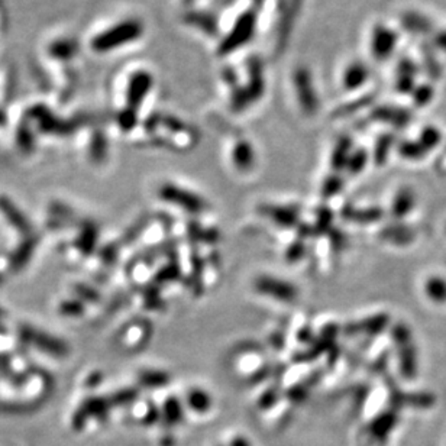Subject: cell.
<instances>
[{
	"instance_id": "4fadbf2b",
	"label": "cell",
	"mask_w": 446,
	"mask_h": 446,
	"mask_svg": "<svg viewBox=\"0 0 446 446\" xmlns=\"http://www.w3.org/2000/svg\"><path fill=\"white\" fill-rule=\"evenodd\" d=\"M0 206H2L3 212L8 214L9 219L15 223V226H18L21 229H28V225H26L24 216L18 210L15 212V207L9 203V200H0Z\"/></svg>"
},
{
	"instance_id": "e0dca14e",
	"label": "cell",
	"mask_w": 446,
	"mask_h": 446,
	"mask_svg": "<svg viewBox=\"0 0 446 446\" xmlns=\"http://www.w3.org/2000/svg\"><path fill=\"white\" fill-rule=\"evenodd\" d=\"M364 165H365V154L361 152V154H357V156H353L351 158V161L348 162V170L352 174H357V173H360L362 170Z\"/></svg>"
},
{
	"instance_id": "277c9868",
	"label": "cell",
	"mask_w": 446,
	"mask_h": 446,
	"mask_svg": "<svg viewBox=\"0 0 446 446\" xmlns=\"http://www.w3.org/2000/svg\"><path fill=\"white\" fill-rule=\"evenodd\" d=\"M133 25L124 24V25H118L111 30H106L102 35L96 37L93 41V48L97 51H104V50H111L113 47H118V45L124 44L131 38L133 34Z\"/></svg>"
},
{
	"instance_id": "7c38bea8",
	"label": "cell",
	"mask_w": 446,
	"mask_h": 446,
	"mask_svg": "<svg viewBox=\"0 0 446 446\" xmlns=\"http://www.w3.org/2000/svg\"><path fill=\"white\" fill-rule=\"evenodd\" d=\"M384 239L393 241L396 243H403L411 239V230L405 229L402 226H394V227H386L381 232Z\"/></svg>"
},
{
	"instance_id": "ac0fdd59",
	"label": "cell",
	"mask_w": 446,
	"mask_h": 446,
	"mask_svg": "<svg viewBox=\"0 0 446 446\" xmlns=\"http://www.w3.org/2000/svg\"><path fill=\"white\" fill-rule=\"evenodd\" d=\"M303 254H304V245L301 242H296L288 248L287 258H288V261L293 263V261H299Z\"/></svg>"
},
{
	"instance_id": "6da1fadb",
	"label": "cell",
	"mask_w": 446,
	"mask_h": 446,
	"mask_svg": "<svg viewBox=\"0 0 446 446\" xmlns=\"http://www.w3.org/2000/svg\"><path fill=\"white\" fill-rule=\"evenodd\" d=\"M393 342L397 348L398 368L406 380H414L418 375V349L413 344L411 329L406 323H396L391 329Z\"/></svg>"
},
{
	"instance_id": "9c48e42d",
	"label": "cell",
	"mask_w": 446,
	"mask_h": 446,
	"mask_svg": "<svg viewBox=\"0 0 446 446\" xmlns=\"http://www.w3.org/2000/svg\"><path fill=\"white\" fill-rule=\"evenodd\" d=\"M382 210L380 207H368V209H355L348 207L344 210L342 216L348 221L358 222V223H374L381 221Z\"/></svg>"
},
{
	"instance_id": "8992f818",
	"label": "cell",
	"mask_w": 446,
	"mask_h": 446,
	"mask_svg": "<svg viewBox=\"0 0 446 446\" xmlns=\"http://www.w3.org/2000/svg\"><path fill=\"white\" fill-rule=\"evenodd\" d=\"M416 206V194L410 187L400 189L391 203V214L396 219H405Z\"/></svg>"
},
{
	"instance_id": "5b68a950",
	"label": "cell",
	"mask_w": 446,
	"mask_h": 446,
	"mask_svg": "<svg viewBox=\"0 0 446 446\" xmlns=\"http://www.w3.org/2000/svg\"><path fill=\"white\" fill-rule=\"evenodd\" d=\"M261 213L283 227H295L299 223V213L291 207L264 205L261 206Z\"/></svg>"
},
{
	"instance_id": "ba28073f",
	"label": "cell",
	"mask_w": 446,
	"mask_h": 446,
	"mask_svg": "<svg viewBox=\"0 0 446 446\" xmlns=\"http://www.w3.org/2000/svg\"><path fill=\"white\" fill-rule=\"evenodd\" d=\"M426 297L435 304H446V279L442 275H430L426 279L425 286Z\"/></svg>"
},
{
	"instance_id": "52a82bcc",
	"label": "cell",
	"mask_w": 446,
	"mask_h": 446,
	"mask_svg": "<svg viewBox=\"0 0 446 446\" xmlns=\"http://www.w3.org/2000/svg\"><path fill=\"white\" fill-rule=\"evenodd\" d=\"M389 323H390L389 315H375L358 323H353L351 328L353 329L352 331L353 333H366V335L377 336L387 329Z\"/></svg>"
},
{
	"instance_id": "5bb4252c",
	"label": "cell",
	"mask_w": 446,
	"mask_h": 446,
	"mask_svg": "<svg viewBox=\"0 0 446 446\" xmlns=\"http://www.w3.org/2000/svg\"><path fill=\"white\" fill-rule=\"evenodd\" d=\"M425 152H426V148L420 142H406L402 147L403 157L409 160H419L425 157Z\"/></svg>"
},
{
	"instance_id": "30bf717a",
	"label": "cell",
	"mask_w": 446,
	"mask_h": 446,
	"mask_svg": "<svg viewBox=\"0 0 446 446\" xmlns=\"http://www.w3.org/2000/svg\"><path fill=\"white\" fill-rule=\"evenodd\" d=\"M187 403H189V406L194 411H197V413H205L212 406V398H210V396L205 390L194 389L187 396Z\"/></svg>"
},
{
	"instance_id": "9a60e30c",
	"label": "cell",
	"mask_w": 446,
	"mask_h": 446,
	"mask_svg": "<svg viewBox=\"0 0 446 446\" xmlns=\"http://www.w3.org/2000/svg\"><path fill=\"white\" fill-rule=\"evenodd\" d=\"M142 384H148V386H161V384H165L168 381L167 374L164 373H158V371H151V373H145L141 377Z\"/></svg>"
},
{
	"instance_id": "2e32d148",
	"label": "cell",
	"mask_w": 446,
	"mask_h": 446,
	"mask_svg": "<svg viewBox=\"0 0 446 446\" xmlns=\"http://www.w3.org/2000/svg\"><path fill=\"white\" fill-rule=\"evenodd\" d=\"M341 187H342V181L336 177H331L329 180L325 181V184H323L322 193L325 197H332L333 194H336L341 190Z\"/></svg>"
},
{
	"instance_id": "7a4b0ae2",
	"label": "cell",
	"mask_w": 446,
	"mask_h": 446,
	"mask_svg": "<svg viewBox=\"0 0 446 446\" xmlns=\"http://www.w3.org/2000/svg\"><path fill=\"white\" fill-rule=\"evenodd\" d=\"M254 287L259 295L271 297L279 301H284V303L295 301L299 295L297 287L295 284L271 275L258 277L254 283Z\"/></svg>"
},
{
	"instance_id": "8fae6325",
	"label": "cell",
	"mask_w": 446,
	"mask_h": 446,
	"mask_svg": "<svg viewBox=\"0 0 446 446\" xmlns=\"http://www.w3.org/2000/svg\"><path fill=\"white\" fill-rule=\"evenodd\" d=\"M234 162L242 171H248L254 164V152L250 145H238L234 151Z\"/></svg>"
},
{
	"instance_id": "3957f363",
	"label": "cell",
	"mask_w": 446,
	"mask_h": 446,
	"mask_svg": "<svg viewBox=\"0 0 446 446\" xmlns=\"http://www.w3.org/2000/svg\"><path fill=\"white\" fill-rule=\"evenodd\" d=\"M160 196L165 202L176 205L190 213H200L206 206L205 200L198 194L178 187L176 184H164L160 190Z\"/></svg>"
}]
</instances>
